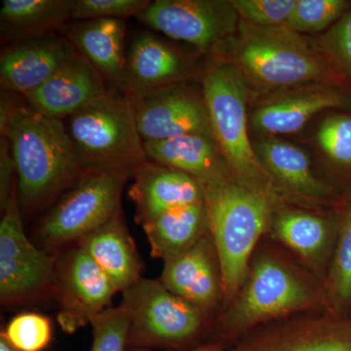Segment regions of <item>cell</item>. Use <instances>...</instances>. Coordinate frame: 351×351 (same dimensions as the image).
Segmentation results:
<instances>
[{"instance_id": "obj_12", "label": "cell", "mask_w": 351, "mask_h": 351, "mask_svg": "<svg viewBox=\"0 0 351 351\" xmlns=\"http://www.w3.org/2000/svg\"><path fill=\"white\" fill-rule=\"evenodd\" d=\"M225 351H351V319L323 311L274 321Z\"/></svg>"}, {"instance_id": "obj_1", "label": "cell", "mask_w": 351, "mask_h": 351, "mask_svg": "<svg viewBox=\"0 0 351 351\" xmlns=\"http://www.w3.org/2000/svg\"><path fill=\"white\" fill-rule=\"evenodd\" d=\"M323 311L329 309L316 278L278 249L260 244L239 292L214 320L209 343L228 348L263 325Z\"/></svg>"}, {"instance_id": "obj_32", "label": "cell", "mask_w": 351, "mask_h": 351, "mask_svg": "<svg viewBox=\"0 0 351 351\" xmlns=\"http://www.w3.org/2000/svg\"><path fill=\"white\" fill-rule=\"evenodd\" d=\"M232 3L245 22L271 29L286 25L297 0H235Z\"/></svg>"}, {"instance_id": "obj_5", "label": "cell", "mask_w": 351, "mask_h": 351, "mask_svg": "<svg viewBox=\"0 0 351 351\" xmlns=\"http://www.w3.org/2000/svg\"><path fill=\"white\" fill-rule=\"evenodd\" d=\"M66 120L85 169L122 171L132 177L136 168L149 160L135 105L124 92L108 89L105 96Z\"/></svg>"}, {"instance_id": "obj_35", "label": "cell", "mask_w": 351, "mask_h": 351, "mask_svg": "<svg viewBox=\"0 0 351 351\" xmlns=\"http://www.w3.org/2000/svg\"><path fill=\"white\" fill-rule=\"evenodd\" d=\"M16 166L14 161L10 143L5 136L0 138V206L5 207L9 198L12 195L17 179H15Z\"/></svg>"}, {"instance_id": "obj_14", "label": "cell", "mask_w": 351, "mask_h": 351, "mask_svg": "<svg viewBox=\"0 0 351 351\" xmlns=\"http://www.w3.org/2000/svg\"><path fill=\"white\" fill-rule=\"evenodd\" d=\"M80 55L64 34H43L14 43L0 58L1 89L22 96L34 91Z\"/></svg>"}, {"instance_id": "obj_24", "label": "cell", "mask_w": 351, "mask_h": 351, "mask_svg": "<svg viewBox=\"0 0 351 351\" xmlns=\"http://www.w3.org/2000/svg\"><path fill=\"white\" fill-rule=\"evenodd\" d=\"M346 97L338 90L319 86L272 101L254 112L252 124L269 134H290L301 130L316 113L345 107Z\"/></svg>"}, {"instance_id": "obj_29", "label": "cell", "mask_w": 351, "mask_h": 351, "mask_svg": "<svg viewBox=\"0 0 351 351\" xmlns=\"http://www.w3.org/2000/svg\"><path fill=\"white\" fill-rule=\"evenodd\" d=\"M348 6L346 0H297L286 25L295 32L323 31L341 19Z\"/></svg>"}, {"instance_id": "obj_7", "label": "cell", "mask_w": 351, "mask_h": 351, "mask_svg": "<svg viewBox=\"0 0 351 351\" xmlns=\"http://www.w3.org/2000/svg\"><path fill=\"white\" fill-rule=\"evenodd\" d=\"M246 80L232 63L213 64L202 78L212 134L233 174L254 186L277 193L269 172L252 147L247 130Z\"/></svg>"}, {"instance_id": "obj_17", "label": "cell", "mask_w": 351, "mask_h": 351, "mask_svg": "<svg viewBox=\"0 0 351 351\" xmlns=\"http://www.w3.org/2000/svg\"><path fill=\"white\" fill-rule=\"evenodd\" d=\"M132 178L128 195L135 205L136 221L141 226L175 208L204 200L200 182L149 159L136 168Z\"/></svg>"}, {"instance_id": "obj_10", "label": "cell", "mask_w": 351, "mask_h": 351, "mask_svg": "<svg viewBox=\"0 0 351 351\" xmlns=\"http://www.w3.org/2000/svg\"><path fill=\"white\" fill-rule=\"evenodd\" d=\"M239 15L232 1L156 0L138 19L168 38L209 53L218 49L234 34Z\"/></svg>"}, {"instance_id": "obj_25", "label": "cell", "mask_w": 351, "mask_h": 351, "mask_svg": "<svg viewBox=\"0 0 351 351\" xmlns=\"http://www.w3.org/2000/svg\"><path fill=\"white\" fill-rule=\"evenodd\" d=\"M142 226L152 257L165 262L189 250L209 233L204 200L175 208Z\"/></svg>"}, {"instance_id": "obj_18", "label": "cell", "mask_w": 351, "mask_h": 351, "mask_svg": "<svg viewBox=\"0 0 351 351\" xmlns=\"http://www.w3.org/2000/svg\"><path fill=\"white\" fill-rule=\"evenodd\" d=\"M269 230L322 283L336 241L338 219L301 209L276 211Z\"/></svg>"}, {"instance_id": "obj_8", "label": "cell", "mask_w": 351, "mask_h": 351, "mask_svg": "<svg viewBox=\"0 0 351 351\" xmlns=\"http://www.w3.org/2000/svg\"><path fill=\"white\" fill-rule=\"evenodd\" d=\"M130 177L122 171L85 170L39 223L41 248L57 255L66 245L77 243L105 223L121 209L122 193Z\"/></svg>"}, {"instance_id": "obj_38", "label": "cell", "mask_w": 351, "mask_h": 351, "mask_svg": "<svg viewBox=\"0 0 351 351\" xmlns=\"http://www.w3.org/2000/svg\"><path fill=\"white\" fill-rule=\"evenodd\" d=\"M0 351H18L17 350H15V348H12L10 345H9L8 343L2 338V337H0Z\"/></svg>"}, {"instance_id": "obj_21", "label": "cell", "mask_w": 351, "mask_h": 351, "mask_svg": "<svg viewBox=\"0 0 351 351\" xmlns=\"http://www.w3.org/2000/svg\"><path fill=\"white\" fill-rule=\"evenodd\" d=\"M64 36L100 73L105 82L122 91L126 62V22L121 19L75 21L64 25Z\"/></svg>"}, {"instance_id": "obj_23", "label": "cell", "mask_w": 351, "mask_h": 351, "mask_svg": "<svg viewBox=\"0 0 351 351\" xmlns=\"http://www.w3.org/2000/svg\"><path fill=\"white\" fill-rule=\"evenodd\" d=\"M147 158L195 178L201 184L230 169L212 136L191 134L162 141H144Z\"/></svg>"}, {"instance_id": "obj_20", "label": "cell", "mask_w": 351, "mask_h": 351, "mask_svg": "<svg viewBox=\"0 0 351 351\" xmlns=\"http://www.w3.org/2000/svg\"><path fill=\"white\" fill-rule=\"evenodd\" d=\"M77 246L107 274L119 292H124L142 278L144 265L121 209L82 237Z\"/></svg>"}, {"instance_id": "obj_31", "label": "cell", "mask_w": 351, "mask_h": 351, "mask_svg": "<svg viewBox=\"0 0 351 351\" xmlns=\"http://www.w3.org/2000/svg\"><path fill=\"white\" fill-rule=\"evenodd\" d=\"M93 341L90 351H126L128 313L123 306L110 307L91 322Z\"/></svg>"}, {"instance_id": "obj_15", "label": "cell", "mask_w": 351, "mask_h": 351, "mask_svg": "<svg viewBox=\"0 0 351 351\" xmlns=\"http://www.w3.org/2000/svg\"><path fill=\"white\" fill-rule=\"evenodd\" d=\"M163 263L159 280L171 292L197 307L209 318L223 307L221 267L210 233L189 250Z\"/></svg>"}, {"instance_id": "obj_9", "label": "cell", "mask_w": 351, "mask_h": 351, "mask_svg": "<svg viewBox=\"0 0 351 351\" xmlns=\"http://www.w3.org/2000/svg\"><path fill=\"white\" fill-rule=\"evenodd\" d=\"M0 300L20 306L55 298L58 254L36 246L25 234L17 186L1 210Z\"/></svg>"}, {"instance_id": "obj_28", "label": "cell", "mask_w": 351, "mask_h": 351, "mask_svg": "<svg viewBox=\"0 0 351 351\" xmlns=\"http://www.w3.org/2000/svg\"><path fill=\"white\" fill-rule=\"evenodd\" d=\"M0 337L18 351H44L53 341L52 322L43 314L19 313L9 321Z\"/></svg>"}, {"instance_id": "obj_2", "label": "cell", "mask_w": 351, "mask_h": 351, "mask_svg": "<svg viewBox=\"0 0 351 351\" xmlns=\"http://www.w3.org/2000/svg\"><path fill=\"white\" fill-rule=\"evenodd\" d=\"M202 186L208 230L221 267L223 308L239 292L263 235L269 230L277 193L249 184L230 169Z\"/></svg>"}, {"instance_id": "obj_37", "label": "cell", "mask_w": 351, "mask_h": 351, "mask_svg": "<svg viewBox=\"0 0 351 351\" xmlns=\"http://www.w3.org/2000/svg\"><path fill=\"white\" fill-rule=\"evenodd\" d=\"M223 346L217 345V343H205V345L198 346V348H191L186 350H154L149 348H132L128 346L126 351H225Z\"/></svg>"}, {"instance_id": "obj_6", "label": "cell", "mask_w": 351, "mask_h": 351, "mask_svg": "<svg viewBox=\"0 0 351 351\" xmlns=\"http://www.w3.org/2000/svg\"><path fill=\"white\" fill-rule=\"evenodd\" d=\"M232 44V64L254 83L267 88L324 82L331 76L326 62L287 25L263 29L239 25Z\"/></svg>"}, {"instance_id": "obj_26", "label": "cell", "mask_w": 351, "mask_h": 351, "mask_svg": "<svg viewBox=\"0 0 351 351\" xmlns=\"http://www.w3.org/2000/svg\"><path fill=\"white\" fill-rule=\"evenodd\" d=\"M76 0H3L2 38L17 43L63 29L71 20Z\"/></svg>"}, {"instance_id": "obj_34", "label": "cell", "mask_w": 351, "mask_h": 351, "mask_svg": "<svg viewBox=\"0 0 351 351\" xmlns=\"http://www.w3.org/2000/svg\"><path fill=\"white\" fill-rule=\"evenodd\" d=\"M323 44L332 59L351 75V10L328 32Z\"/></svg>"}, {"instance_id": "obj_33", "label": "cell", "mask_w": 351, "mask_h": 351, "mask_svg": "<svg viewBox=\"0 0 351 351\" xmlns=\"http://www.w3.org/2000/svg\"><path fill=\"white\" fill-rule=\"evenodd\" d=\"M151 3L149 0H76L71 20L138 18Z\"/></svg>"}, {"instance_id": "obj_11", "label": "cell", "mask_w": 351, "mask_h": 351, "mask_svg": "<svg viewBox=\"0 0 351 351\" xmlns=\"http://www.w3.org/2000/svg\"><path fill=\"white\" fill-rule=\"evenodd\" d=\"M119 292L107 274L76 245L58 256L55 299L62 331L73 334L110 308Z\"/></svg>"}, {"instance_id": "obj_22", "label": "cell", "mask_w": 351, "mask_h": 351, "mask_svg": "<svg viewBox=\"0 0 351 351\" xmlns=\"http://www.w3.org/2000/svg\"><path fill=\"white\" fill-rule=\"evenodd\" d=\"M257 149L263 167L281 188L306 202L332 200V189L313 174L311 160L299 147L267 138L258 143Z\"/></svg>"}, {"instance_id": "obj_36", "label": "cell", "mask_w": 351, "mask_h": 351, "mask_svg": "<svg viewBox=\"0 0 351 351\" xmlns=\"http://www.w3.org/2000/svg\"><path fill=\"white\" fill-rule=\"evenodd\" d=\"M15 92L8 91V90L1 89V101H0V131L1 136L5 133L7 124L11 115L15 112L16 108L19 106H16L12 95Z\"/></svg>"}, {"instance_id": "obj_30", "label": "cell", "mask_w": 351, "mask_h": 351, "mask_svg": "<svg viewBox=\"0 0 351 351\" xmlns=\"http://www.w3.org/2000/svg\"><path fill=\"white\" fill-rule=\"evenodd\" d=\"M317 140L335 165L351 169V115L335 114L323 120Z\"/></svg>"}, {"instance_id": "obj_16", "label": "cell", "mask_w": 351, "mask_h": 351, "mask_svg": "<svg viewBox=\"0 0 351 351\" xmlns=\"http://www.w3.org/2000/svg\"><path fill=\"white\" fill-rule=\"evenodd\" d=\"M108 91L100 73L80 53L47 82L23 97L34 112L64 121Z\"/></svg>"}, {"instance_id": "obj_4", "label": "cell", "mask_w": 351, "mask_h": 351, "mask_svg": "<svg viewBox=\"0 0 351 351\" xmlns=\"http://www.w3.org/2000/svg\"><path fill=\"white\" fill-rule=\"evenodd\" d=\"M122 294L128 313V346L186 350L209 343L214 320L168 290L159 279L141 278Z\"/></svg>"}, {"instance_id": "obj_27", "label": "cell", "mask_w": 351, "mask_h": 351, "mask_svg": "<svg viewBox=\"0 0 351 351\" xmlns=\"http://www.w3.org/2000/svg\"><path fill=\"white\" fill-rule=\"evenodd\" d=\"M321 287L330 313L346 317L351 308V199L338 219L334 250Z\"/></svg>"}, {"instance_id": "obj_19", "label": "cell", "mask_w": 351, "mask_h": 351, "mask_svg": "<svg viewBox=\"0 0 351 351\" xmlns=\"http://www.w3.org/2000/svg\"><path fill=\"white\" fill-rule=\"evenodd\" d=\"M186 71V60L169 43L142 32L134 38L127 51L122 91L137 99L172 86Z\"/></svg>"}, {"instance_id": "obj_13", "label": "cell", "mask_w": 351, "mask_h": 351, "mask_svg": "<svg viewBox=\"0 0 351 351\" xmlns=\"http://www.w3.org/2000/svg\"><path fill=\"white\" fill-rule=\"evenodd\" d=\"M132 100L144 141L167 140L191 134L213 137L204 96L172 85Z\"/></svg>"}, {"instance_id": "obj_3", "label": "cell", "mask_w": 351, "mask_h": 351, "mask_svg": "<svg viewBox=\"0 0 351 351\" xmlns=\"http://www.w3.org/2000/svg\"><path fill=\"white\" fill-rule=\"evenodd\" d=\"M3 136L15 161L21 211H38L49 204L86 170L64 122L27 106L16 108Z\"/></svg>"}]
</instances>
